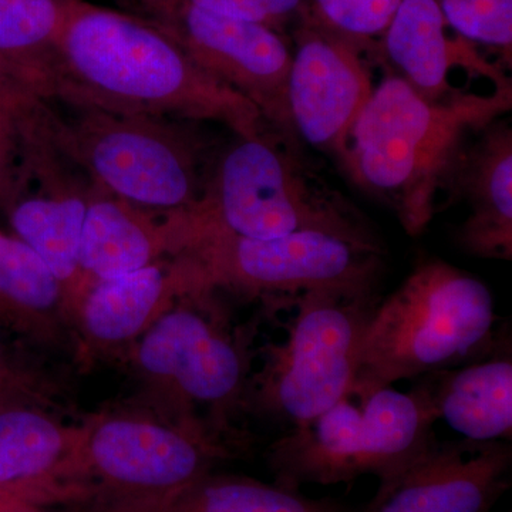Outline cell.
I'll use <instances>...</instances> for the list:
<instances>
[{
  "label": "cell",
  "instance_id": "obj_12",
  "mask_svg": "<svg viewBox=\"0 0 512 512\" xmlns=\"http://www.w3.org/2000/svg\"><path fill=\"white\" fill-rule=\"evenodd\" d=\"M212 79L251 101L276 134L295 140L288 89L293 49L284 33L173 0L151 18Z\"/></svg>",
  "mask_w": 512,
  "mask_h": 512
},
{
  "label": "cell",
  "instance_id": "obj_23",
  "mask_svg": "<svg viewBox=\"0 0 512 512\" xmlns=\"http://www.w3.org/2000/svg\"><path fill=\"white\" fill-rule=\"evenodd\" d=\"M136 512H345V508L278 483L211 471L177 494Z\"/></svg>",
  "mask_w": 512,
  "mask_h": 512
},
{
  "label": "cell",
  "instance_id": "obj_20",
  "mask_svg": "<svg viewBox=\"0 0 512 512\" xmlns=\"http://www.w3.org/2000/svg\"><path fill=\"white\" fill-rule=\"evenodd\" d=\"M447 29L439 0H402L380 36L382 53L396 76L431 101L461 93L448 82L454 66L483 73L495 83L507 80L481 60L466 40L453 42Z\"/></svg>",
  "mask_w": 512,
  "mask_h": 512
},
{
  "label": "cell",
  "instance_id": "obj_13",
  "mask_svg": "<svg viewBox=\"0 0 512 512\" xmlns=\"http://www.w3.org/2000/svg\"><path fill=\"white\" fill-rule=\"evenodd\" d=\"M289 70V120L295 136L345 163L350 133L375 86L359 43L315 18L295 29Z\"/></svg>",
  "mask_w": 512,
  "mask_h": 512
},
{
  "label": "cell",
  "instance_id": "obj_8",
  "mask_svg": "<svg viewBox=\"0 0 512 512\" xmlns=\"http://www.w3.org/2000/svg\"><path fill=\"white\" fill-rule=\"evenodd\" d=\"M437 414L420 382L409 392L357 382L313 419L292 427L266 451L275 483H349L393 476L436 439Z\"/></svg>",
  "mask_w": 512,
  "mask_h": 512
},
{
  "label": "cell",
  "instance_id": "obj_27",
  "mask_svg": "<svg viewBox=\"0 0 512 512\" xmlns=\"http://www.w3.org/2000/svg\"><path fill=\"white\" fill-rule=\"evenodd\" d=\"M195 8L286 33L312 18L309 0H185ZM293 29V30H295Z\"/></svg>",
  "mask_w": 512,
  "mask_h": 512
},
{
  "label": "cell",
  "instance_id": "obj_30",
  "mask_svg": "<svg viewBox=\"0 0 512 512\" xmlns=\"http://www.w3.org/2000/svg\"><path fill=\"white\" fill-rule=\"evenodd\" d=\"M35 505L29 504L22 498L6 493H0V512H25L35 510Z\"/></svg>",
  "mask_w": 512,
  "mask_h": 512
},
{
  "label": "cell",
  "instance_id": "obj_6",
  "mask_svg": "<svg viewBox=\"0 0 512 512\" xmlns=\"http://www.w3.org/2000/svg\"><path fill=\"white\" fill-rule=\"evenodd\" d=\"M497 320L483 281L441 259L420 262L376 306L353 380L394 386L466 365L504 338Z\"/></svg>",
  "mask_w": 512,
  "mask_h": 512
},
{
  "label": "cell",
  "instance_id": "obj_28",
  "mask_svg": "<svg viewBox=\"0 0 512 512\" xmlns=\"http://www.w3.org/2000/svg\"><path fill=\"white\" fill-rule=\"evenodd\" d=\"M20 134L15 100L0 92V210L5 207L18 178Z\"/></svg>",
  "mask_w": 512,
  "mask_h": 512
},
{
  "label": "cell",
  "instance_id": "obj_25",
  "mask_svg": "<svg viewBox=\"0 0 512 512\" xmlns=\"http://www.w3.org/2000/svg\"><path fill=\"white\" fill-rule=\"evenodd\" d=\"M448 28L470 45L511 56L512 0H439Z\"/></svg>",
  "mask_w": 512,
  "mask_h": 512
},
{
  "label": "cell",
  "instance_id": "obj_10",
  "mask_svg": "<svg viewBox=\"0 0 512 512\" xmlns=\"http://www.w3.org/2000/svg\"><path fill=\"white\" fill-rule=\"evenodd\" d=\"M12 96L19 124L20 163L15 187L2 211L12 234L32 248L59 279L72 313L80 289V238L94 183L60 136L50 104Z\"/></svg>",
  "mask_w": 512,
  "mask_h": 512
},
{
  "label": "cell",
  "instance_id": "obj_31",
  "mask_svg": "<svg viewBox=\"0 0 512 512\" xmlns=\"http://www.w3.org/2000/svg\"><path fill=\"white\" fill-rule=\"evenodd\" d=\"M25 512H46L43 508H35V510L25 511Z\"/></svg>",
  "mask_w": 512,
  "mask_h": 512
},
{
  "label": "cell",
  "instance_id": "obj_15",
  "mask_svg": "<svg viewBox=\"0 0 512 512\" xmlns=\"http://www.w3.org/2000/svg\"><path fill=\"white\" fill-rule=\"evenodd\" d=\"M200 289L190 259L180 254L146 268L94 282L73 309L74 360H124L138 339L184 293Z\"/></svg>",
  "mask_w": 512,
  "mask_h": 512
},
{
  "label": "cell",
  "instance_id": "obj_16",
  "mask_svg": "<svg viewBox=\"0 0 512 512\" xmlns=\"http://www.w3.org/2000/svg\"><path fill=\"white\" fill-rule=\"evenodd\" d=\"M84 419V417H83ZM36 407L0 412V493L35 507H77L87 497L83 423Z\"/></svg>",
  "mask_w": 512,
  "mask_h": 512
},
{
  "label": "cell",
  "instance_id": "obj_17",
  "mask_svg": "<svg viewBox=\"0 0 512 512\" xmlns=\"http://www.w3.org/2000/svg\"><path fill=\"white\" fill-rule=\"evenodd\" d=\"M183 248L184 211L148 210L94 184L80 238L76 303L94 282L146 268Z\"/></svg>",
  "mask_w": 512,
  "mask_h": 512
},
{
  "label": "cell",
  "instance_id": "obj_22",
  "mask_svg": "<svg viewBox=\"0 0 512 512\" xmlns=\"http://www.w3.org/2000/svg\"><path fill=\"white\" fill-rule=\"evenodd\" d=\"M72 0H0V92L55 101L59 42Z\"/></svg>",
  "mask_w": 512,
  "mask_h": 512
},
{
  "label": "cell",
  "instance_id": "obj_4",
  "mask_svg": "<svg viewBox=\"0 0 512 512\" xmlns=\"http://www.w3.org/2000/svg\"><path fill=\"white\" fill-rule=\"evenodd\" d=\"M218 292L184 293L124 357L153 412L224 444L241 439L251 372V326L232 325Z\"/></svg>",
  "mask_w": 512,
  "mask_h": 512
},
{
  "label": "cell",
  "instance_id": "obj_3",
  "mask_svg": "<svg viewBox=\"0 0 512 512\" xmlns=\"http://www.w3.org/2000/svg\"><path fill=\"white\" fill-rule=\"evenodd\" d=\"M376 289L261 299L259 318L269 323L271 332L262 340L251 333L245 413L289 430L338 402L355 379L367 325L382 299Z\"/></svg>",
  "mask_w": 512,
  "mask_h": 512
},
{
  "label": "cell",
  "instance_id": "obj_2",
  "mask_svg": "<svg viewBox=\"0 0 512 512\" xmlns=\"http://www.w3.org/2000/svg\"><path fill=\"white\" fill-rule=\"evenodd\" d=\"M511 82L491 94L460 93L431 101L392 74L375 87L350 133L345 163L350 178L392 208L410 237L436 214L468 136L511 110Z\"/></svg>",
  "mask_w": 512,
  "mask_h": 512
},
{
  "label": "cell",
  "instance_id": "obj_11",
  "mask_svg": "<svg viewBox=\"0 0 512 512\" xmlns=\"http://www.w3.org/2000/svg\"><path fill=\"white\" fill-rule=\"evenodd\" d=\"M181 254L201 288L249 299L329 289L377 288L383 248L320 231L269 239L205 234Z\"/></svg>",
  "mask_w": 512,
  "mask_h": 512
},
{
  "label": "cell",
  "instance_id": "obj_9",
  "mask_svg": "<svg viewBox=\"0 0 512 512\" xmlns=\"http://www.w3.org/2000/svg\"><path fill=\"white\" fill-rule=\"evenodd\" d=\"M80 512H136L204 477L231 448L153 410L84 416Z\"/></svg>",
  "mask_w": 512,
  "mask_h": 512
},
{
  "label": "cell",
  "instance_id": "obj_24",
  "mask_svg": "<svg viewBox=\"0 0 512 512\" xmlns=\"http://www.w3.org/2000/svg\"><path fill=\"white\" fill-rule=\"evenodd\" d=\"M12 407H36L66 419L79 417L69 389L36 350L0 335V412Z\"/></svg>",
  "mask_w": 512,
  "mask_h": 512
},
{
  "label": "cell",
  "instance_id": "obj_19",
  "mask_svg": "<svg viewBox=\"0 0 512 512\" xmlns=\"http://www.w3.org/2000/svg\"><path fill=\"white\" fill-rule=\"evenodd\" d=\"M0 335L42 352L76 353L63 286L25 242L0 231Z\"/></svg>",
  "mask_w": 512,
  "mask_h": 512
},
{
  "label": "cell",
  "instance_id": "obj_26",
  "mask_svg": "<svg viewBox=\"0 0 512 512\" xmlns=\"http://www.w3.org/2000/svg\"><path fill=\"white\" fill-rule=\"evenodd\" d=\"M313 18L356 43L383 35L402 0H309Z\"/></svg>",
  "mask_w": 512,
  "mask_h": 512
},
{
  "label": "cell",
  "instance_id": "obj_21",
  "mask_svg": "<svg viewBox=\"0 0 512 512\" xmlns=\"http://www.w3.org/2000/svg\"><path fill=\"white\" fill-rule=\"evenodd\" d=\"M437 420L461 439L508 441L512 437V356L510 339L466 365L420 377Z\"/></svg>",
  "mask_w": 512,
  "mask_h": 512
},
{
  "label": "cell",
  "instance_id": "obj_18",
  "mask_svg": "<svg viewBox=\"0 0 512 512\" xmlns=\"http://www.w3.org/2000/svg\"><path fill=\"white\" fill-rule=\"evenodd\" d=\"M463 147L447 188L466 202L467 217L454 231L464 254L512 258V131L495 120Z\"/></svg>",
  "mask_w": 512,
  "mask_h": 512
},
{
  "label": "cell",
  "instance_id": "obj_7",
  "mask_svg": "<svg viewBox=\"0 0 512 512\" xmlns=\"http://www.w3.org/2000/svg\"><path fill=\"white\" fill-rule=\"evenodd\" d=\"M64 143L93 183L148 210L190 211L204 195L218 151L195 121L47 101Z\"/></svg>",
  "mask_w": 512,
  "mask_h": 512
},
{
  "label": "cell",
  "instance_id": "obj_29",
  "mask_svg": "<svg viewBox=\"0 0 512 512\" xmlns=\"http://www.w3.org/2000/svg\"><path fill=\"white\" fill-rule=\"evenodd\" d=\"M114 2L126 12L143 16V18H151V16L156 15L158 10L163 9L173 0H114Z\"/></svg>",
  "mask_w": 512,
  "mask_h": 512
},
{
  "label": "cell",
  "instance_id": "obj_14",
  "mask_svg": "<svg viewBox=\"0 0 512 512\" xmlns=\"http://www.w3.org/2000/svg\"><path fill=\"white\" fill-rule=\"evenodd\" d=\"M508 441L437 439L379 481L363 512H488L511 483Z\"/></svg>",
  "mask_w": 512,
  "mask_h": 512
},
{
  "label": "cell",
  "instance_id": "obj_1",
  "mask_svg": "<svg viewBox=\"0 0 512 512\" xmlns=\"http://www.w3.org/2000/svg\"><path fill=\"white\" fill-rule=\"evenodd\" d=\"M59 56L62 87L56 100L222 124L237 137L272 131L255 104L212 79L173 36L126 10L72 0Z\"/></svg>",
  "mask_w": 512,
  "mask_h": 512
},
{
  "label": "cell",
  "instance_id": "obj_5",
  "mask_svg": "<svg viewBox=\"0 0 512 512\" xmlns=\"http://www.w3.org/2000/svg\"><path fill=\"white\" fill-rule=\"evenodd\" d=\"M269 131L218 151L201 201L185 211V248L205 234L269 239L320 231L382 248L365 218ZM184 248V249H185Z\"/></svg>",
  "mask_w": 512,
  "mask_h": 512
}]
</instances>
